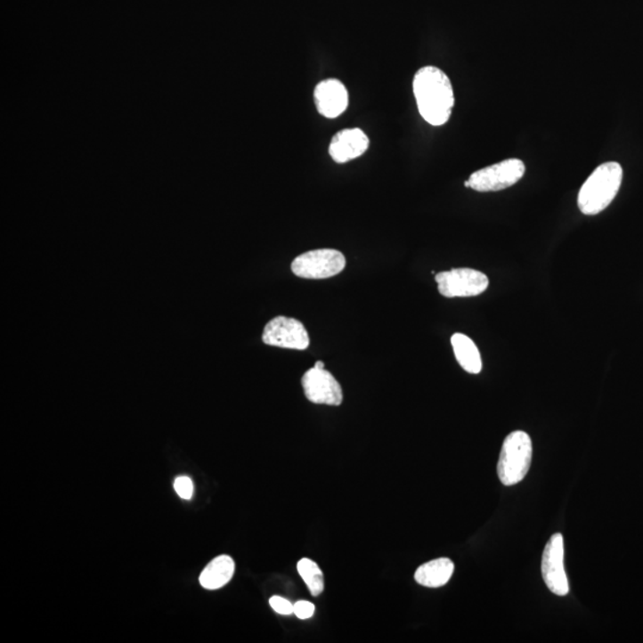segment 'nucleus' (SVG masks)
<instances>
[{
  "instance_id": "obj_1",
  "label": "nucleus",
  "mask_w": 643,
  "mask_h": 643,
  "mask_svg": "<svg viewBox=\"0 0 643 643\" xmlns=\"http://www.w3.org/2000/svg\"><path fill=\"white\" fill-rule=\"evenodd\" d=\"M412 86L424 121L434 126L446 125L454 108L453 86L447 74L437 67H423L417 70Z\"/></svg>"
},
{
  "instance_id": "obj_2",
  "label": "nucleus",
  "mask_w": 643,
  "mask_h": 643,
  "mask_svg": "<svg viewBox=\"0 0 643 643\" xmlns=\"http://www.w3.org/2000/svg\"><path fill=\"white\" fill-rule=\"evenodd\" d=\"M623 169L617 162L598 166L579 191L578 207L588 216L606 210L620 191Z\"/></svg>"
},
{
  "instance_id": "obj_3",
  "label": "nucleus",
  "mask_w": 643,
  "mask_h": 643,
  "mask_svg": "<svg viewBox=\"0 0 643 643\" xmlns=\"http://www.w3.org/2000/svg\"><path fill=\"white\" fill-rule=\"evenodd\" d=\"M533 444L528 434L517 430L505 439L498 461L497 472L505 486L521 483L530 468Z\"/></svg>"
},
{
  "instance_id": "obj_4",
  "label": "nucleus",
  "mask_w": 643,
  "mask_h": 643,
  "mask_svg": "<svg viewBox=\"0 0 643 643\" xmlns=\"http://www.w3.org/2000/svg\"><path fill=\"white\" fill-rule=\"evenodd\" d=\"M525 166L518 159H508L500 164L489 166L473 173L466 187L478 191V192H496L514 186L523 178Z\"/></svg>"
},
{
  "instance_id": "obj_5",
  "label": "nucleus",
  "mask_w": 643,
  "mask_h": 643,
  "mask_svg": "<svg viewBox=\"0 0 643 643\" xmlns=\"http://www.w3.org/2000/svg\"><path fill=\"white\" fill-rule=\"evenodd\" d=\"M346 267L344 254L335 249L310 250L297 256L291 270L304 279H327L340 274Z\"/></svg>"
},
{
  "instance_id": "obj_6",
  "label": "nucleus",
  "mask_w": 643,
  "mask_h": 643,
  "mask_svg": "<svg viewBox=\"0 0 643 643\" xmlns=\"http://www.w3.org/2000/svg\"><path fill=\"white\" fill-rule=\"evenodd\" d=\"M435 281L439 292L447 298L479 296L489 288L487 275L471 268L441 272L436 274Z\"/></svg>"
},
{
  "instance_id": "obj_7",
  "label": "nucleus",
  "mask_w": 643,
  "mask_h": 643,
  "mask_svg": "<svg viewBox=\"0 0 643 643\" xmlns=\"http://www.w3.org/2000/svg\"><path fill=\"white\" fill-rule=\"evenodd\" d=\"M263 341L273 347L297 351H304L310 345L309 334L302 322L284 316L275 317L268 322L264 330Z\"/></svg>"
},
{
  "instance_id": "obj_8",
  "label": "nucleus",
  "mask_w": 643,
  "mask_h": 643,
  "mask_svg": "<svg viewBox=\"0 0 643 643\" xmlns=\"http://www.w3.org/2000/svg\"><path fill=\"white\" fill-rule=\"evenodd\" d=\"M304 394L313 404L338 406L344 401L341 385L330 372L313 367L302 378Z\"/></svg>"
},
{
  "instance_id": "obj_9",
  "label": "nucleus",
  "mask_w": 643,
  "mask_h": 643,
  "mask_svg": "<svg viewBox=\"0 0 643 643\" xmlns=\"http://www.w3.org/2000/svg\"><path fill=\"white\" fill-rule=\"evenodd\" d=\"M541 570L549 591L554 595L566 596L570 591V586L564 567V538L561 533H554L547 543L543 552Z\"/></svg>"
},
{
  "instance_id": "obj_10",
  "label": "nucleus",
  "mask_w": 643,
  "mask_h": 643,
  "mask_svg": "<svg viewBox=\"0 0 643 643\" xmlns=\"http://www.w3.org/2000/svg\"><path fill=\"white\" fill-rule=\"evenodd\" d=\"M314 104L318 114L334 119L344 114L348 108V91L338 79L321 81L314 88Z\"/></svg>"
},
{
  "instance_id": "obj_11",
  "label": "nucleus",
  "mask_w": 643,
  "mask_h": 643,
  "mask_svg": "<svg viewBox=\"0 0 643 643\" xmlns=\"http://www.w3.org/2000/svg\"><path fill=\"white\" fill-rule=\"evenodd\" d=\"M370 148V139L362 129H344L335 134L330 146V154L338 164L362 157Z\"/></svg>"
},
{
  "instance_id": "obj_12",
  "label": "nucleus",
  "mask_w": 643,
  "mask_h": 643,
  "mask_svg": "<svg viewBox=\"0 0 643 643\" xmlns=\"http://www.w3.org/2000/svg\"><path fill=\"white\" fill-rule=\"evenodd\" d=\"M235 561L232 557L220 556L208 563L200 574L199 582L205 590H220L232 581L235 574Z\"/></svg>"
},
{
  "instance_id": "obj_13",
  "label": "nucleus",
  "mask_w": 643,
  "mask_h": 643,
  "mask_svg": "<svg viewBox=\"0 0 643 643\" xmlns=\"http://www.w3.org/2000/svg\"><path fill=\"white\" fill-rule=\"evenodd\" d=\"M454 563L447 558H440L423 564L415 572V581L426 588L437 589L451 581L454 574Z\"/></svg>"
},
{
  "instance_id": "obj_14",
  "label": "nucleus",
  "mask_w": 643,
  "mask_h": 643,
  "mask_svg": "<svg viewBox=\"0 0 643 643\" xmlns=\"http://www.w3.org/2000/svg\"><path fill=\"white\" fill-rule=\"evenodd\" d=\"M452 347H453L455 358L460 363L466 372L478 374L482 372V356L475 342L464 334H454L452 337Z\"/></svg>"
},
{
  "instance_id": "obj_15",
  "label": "nucleus",
  "mask_w": 643,
  "mask_h": 643,
  "mask_svg": "<svg viewBox=\"0 0 643 643\" xmlns=\"http://www.w3.org/2000/svg\"><path fill=\"white\" fill-rule=\"evenodd\" d=\"M297 570L304 582L309 589L311 595L318 597L324 591V575L320 566L313 560L300 559L297 564Z\"/></svg>"
},
{
  "instance_id": "obj_16",
  "label": "nucleus",
  "mask_w": 643,
  "mask_h": 643,
  "mask_svg": "<svg viewBox=\"0 0 643 643\" xmlns=\"http://www.w3.org/2000/svg\"><path fill=\"white\" fill-rule=\"evenodd\" d=\"M175 492L179 494L180 498L189 501L193 496V482L191 478H189V476H178V478L175 480Z\"/></svg>"
},
{
  "instance_id": "obj_17",
  "label": "nucleus",
  "mask_w": 643,
  "mask_h": 643,
  "mask_svg": "<svg viewBox=\"0 0 643 643\" xmlns=\"http://www.w3.org/2000/svg\"><path fill=\"white\" fill-rule=\"evenodd\" d=\"M314 614L313 603L307 600H298L293 604V615L299 620H309Z\"/></svg>"
},
{
  "instance_id": "obj_18",
  "label": "nucleus",
  "mask_w": 643,
  "mask_h": 643,
  "mask_svg": "<svg viewBox=\"0 0 643 643\" xmlns=\"http://www.w3.org/2000/svg\"><path fill=\"white\" fill-rule=\"evenodd\" d=\"M270 606L275 613L289 616L293 614V604L289 600L282 598V597L273 596L270 599Z\"/></svg>"
},
{
  "instance_id": "obj_19",
  "label": "nucleus",
  "mask_w": 643,
  "mask_h": 643,
  "mask_svg": "<svg viewBox=\"0 0 643 643\" xmlns=\"http://www.w3.org/2000/svg\"><path fill=\"white\" fill-rule=\"evenodd\" d=\"M313 367H316V369L322 370V369H324V363L322 362H317L316 363H314Z\"/></svg>"
}]
</instances>
